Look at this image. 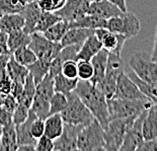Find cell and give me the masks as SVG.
<instances>
[{
  "label": "cell",
  "mask_w": 157,
  "mask_h": 151,
  "mask_svg": "<svg viewBox=\"0 0 157 151\" xmlns=\"http://www.w3.org/2000/svg\"><path fill=\"white\" fill-rule=\"evenodd\" d=\"M36 118V116L35 115V113L32 110H29V117L25 122L19 124V125H15L16 128V136H17V144L18 146L21 145H34L36 146V138L32 136L31 134V124L33 122V120Z\"/></svg>",
  "instance_id": "cell-18"
},
{
  "label": "cell",
  "mask_w": 157,
  "mask_h": 151,
  "mask_svg": "<svg viewBox=\"0 0 157 151\" xmlns=\"http://www.w3.org/2000/svg\"><path fill=\"white\" fill-rule=\"evenodd\" d=\"M35 95H36V83L34 81V78H33L32 74L29 73L25 79L22 91L17 99V102L18 103H21V105L28 106L29 109H31Z\"/></svg>",
  "instance_id": "cell-31"
},
{
  "label": "cell",
  "mask_w": 157,
  "mask_h": 151,
  "mask_svg": "<svg viewBox=\"0 0 157 151\" xmlns=\"http://www.w3.org/2000/svg\"><path fill=\"white\" fill-rule=\"evenodd\" d=\"M31 39H32L31 35L23 31V29H19L9 33L7 37L8 51L12 54L15 50H17L21 47L29 46V42H31Z\"/></svg>",
  "instance_id": "cell-27"
},
{
  "label": "cell",
  "mask_w": 157,
  "mask_h": 151,
  "mask_svg": "<svg viewBox=\"0 0 157 151\" xmlns=\"http://www.w3.org/2000/svg\"><path fill=\"white\" fill-rule=\"evenodd\" d=\"M146 112L147 109L143 110L137 117L134 123H133V125L127 131L125 139H124V142L122 144L121 148H120V151H135L138 149V147L144 141L142 128H143V121H144Z\"/></svg>",
  "instance_id": "cell-12"
},
{
  "label": "cell",
  "mask_w": 157,
  "mask_h": 151,
  "mask_svg": "<svg viewBox=\"0 0 157 151\" xmlns=\"http://www.w3.org/2000/svg\"><path fill=\"white\" fill-rule=\"evenodd\" d=\"M26 1H28V3H29V2H34V1H38V0H26Z\"/></svg>",
  "instance_id": "cell-56"
},
{
  "label": "cell",
  "mask_w": 157,
  "mask_h": 151,
  "mask_svg": "<svg viewBox=\"0 0 157 151\" xmlns=\"http://www.w3.org/2000/svg\"><path fill=\"white\" fill-rule=\"evenodd\" d=\"M29 110L28 106L21 105V103H17L14 112L12 114V122L14 123V125H19V124L23 123L28 119Z\"/></svg>",
  "instance_id": "cell-40"
},
{
  "label": "cell",
  "mask_w": 157,
  "mask_h": 151,
  "mask_svg": "<svg viewBox=\"0 0 157 151\" xmlns=\"http://www.w3.org/2000/svg\"><path fill=\"white\" fill-rule=\"evenodd\" d=\"M74 92L79 96L82 103L87 106L88 110L94 117L95 120L105 128L109 122L108 99L102 91L90 80H78Z\"/></svg>",
  "instance_id": "cell-1"
},
{
  "label": "cell",
  "mask_w": 157,
  "mask_h": 151,
  "mask_svg": "<svg viewBox=\"0 0 157 151\" xmlns=\"http://www.w3.org/2000/svg\"><path fill=\"white\" fill-rule=\"evenodd\" d=\"M31 37L29 47L34 51L39 60L52 62L62 49L61 43L50 41L42 33H33Z\"/></svg>",
  "instance_id": "cell-9"
},
{
  "label": "cell",
  "mask_w": 157,
  "mask_h": 151,
  "mask_svg": "<svg viewBox=\"0 0 157 151\" xmlns=\"http://www.w3.org/2000/svg\"><path fill=\"white\" fill-rule=\"evenodd\" d=\"M50 65H51V62H47V61H43V60L36 59V62L28 66L29 71L32 74L33 78H34V81L36 84H38V83L49 73Z\"/></svg>",
  "instance_id": "cell-32"
},
{
  "label": "cell",
  "mask_w": 157,
  "mask_h": 151,
  "mask_svg": "<svg viewBox=\"0 0 157 151\" xmlns=\"http://www.w3.org/2000/svg\"><path fill=\"white\" fill-rule=\"evenodd\" d=\"M109 2H112L113 4H115L116 6L121 9L123 12H126L128 11L127 10V3H126V0H109Z\"/></svg>",
  "instance_id": "cell-49"
},
{
  "label": "cell",
  "mask_w": 157,
  "mask_h": 151,
  "mask_svg": "<svg viewBox=\"0 0 157 151\" xmlns=\"http://www.w3.org/2000/svg\"><path fill=\"white\" fill-rule=\"evenodd\" d=\"M90 2L91 0H67L65 5L56 13L64 21H76L87 14Z\"/></svg>",
  "instance_id": "cell-15"
},
{
  "label": "cell",
  "mask_w": 157,
  "mask_h": 151,
  "mask_svg": "<svg viewBox=\"0 0 157 151\" xmlns=\"http://www.w3.org/2000/svg\"><path fill=\"white\" fill-rule=\"evenodd\" d=\"M128 76L138 85L140 90L147 96V99L151 102V103L157 106V83H149L143 81L133 71L130 72Z\"/></svg>",
  "instance_id": "cell-28"
},
{
  "label": "cell",
  "mask_w": 157,
  "mask_h": 151,
  "mask_svg": "<svg viewBox=\"0 0 157 151\" xmlns=\"http://www.w3.org/2000/svg\"><path fill=\"white\" fill-rule=\"evenodd\" d=\"M113 97H120V99H135V100H149L144 93L140 90L138 85L124 71L120 73L118 80H117L116 91Z\"/></svg>",
  "instance_id": "cell-10"
},
{
  "label": "cell",
  "mask_w": 157,
  "mask_h": 151,
  "mask_svg": "<svg viewBox=\"0 0 157 151\" xmlns=\"http://www.w3.org/2000/svg\"><path fill=\"white\" fill-rule=\"evenodd\" d=\"M42 9L40 8L38 2H29L25 9L22 10L21 14L25 17V26H23V31L26 32L29 35L35 33V28L36 23L39 21V18L41 16Z\"/></svg>",
  "instance_id": "cell-17"
},
{
  "label": "cell",
  "mask_w": 157,
  "mask_h": 151,
  "mask_svg": "<svg viewBox=\"0 0 157 151\" xmlns=\"http://www.w3.org/2000/svg\"><path fill=\"white\" fill-rule=\"evenodd\" d=\"M95 29L84 28H70L61 40L62 47L70 45H82L85 40L94 33Z\"/></svg>",
  "instance_id": "cell-19"
},
{
  "label": "cell",
  "mask_w": 157,
  "mask_h": 151,
  "mask_svg": "<svg viewBox=\"0 0 157 151\" xmlns=\"http://www.w3.org/2000/svg\"><path fill=\"white\" fill-rule=\"evenodd\" d=\"M65 122L61 114L50 115L45 119V133L44 135L51 138L53 141L61 135L64 129Z\"/></svg>",
  "instance_id": "cell-25"
},
{
  "label": "cell",
  "mask_w": 157,
  "mask_h": 151,
  "mask_svg": "<svg viewBox=\"0 0 157 151\" xmlns=\"http://www.w3.org/2000/svg\"><path fill=\"white\" fill-rule=\"evenodd\" d=\"M17 136L16 128L13 122L2 126L0 151H17Z\"/></svg>",
  "instance_id": "cell-21"
},
{
  "label": "cell",
  "mask_w": 157,
  "mask_h": 151,
  "mask_svg": "<svg viewBox=\"0 0 157 151\" xmlns=\"http://www.w3.org/2000/svg\"><path fill=\"white\" fill-rule=\"evenodd\" d=\"M5 53H10V52L8 51L7 46L0 44V54H5ZM10 54H11V53H10Z\"/></svg>",
  "instance_id": "cell-53"
},
{
  "label": "cell",
  "mask_w": 157,
  "mask_h": 151,
  "mask_svg": "<svg viewBox=\"0 0 157 151\" xmlns=\"http://www.w3.org/2000/svg\"><path fill=\"white\" fill-rule=\"evenodd\" d=\"M69 29H70L69 21L61 19V21L54 23L52 26H50L47 31H45L42 33L47 39L50 40V41L55 42V43H60L62 38L66 33V32H67Z\"/></svg>",
  "instance_id": "cell-30"
},
{
  "label": "cell",
  "mask_w": 157,
  "mask_h": 151,
  "mask_svg": "<svg viewBox=\"0 0 157 151\" xmlns=\"http://www.w3.org/2000/svg\"><path fill=\"white\" fill-rule=\"evenodd\" d=\"M13 58L15 59L16 62H18L19 64H21L23 66L28 67L31 64H33L34 62L36 61V56L34 53V51L29 48V46H23L18 48L17 50H15L12 53Z\"/></svg>",
  "instance_id": "cell-33"
},
{
  "label": "cell",
  "mask_w": 157,
  "mask_h": 151,
  "mask_svg": "<svg viewBox=\"0 0 157 151\" xmlns=\"http://www.w3.org/2000/svg\"><path fill=\"white\" fill-rule=\"evenodd\" d=\"M65 123L86 126L94 120V117L74 91L67 95V105L61 112Z\"/></svg>",
  "instance_id": "cell-3"
},
{
  "label": "cell",
  "mask_w": 157,
  "mask_h": 151,
  "mask_svg": "<svg viewBox=\"0 0 157 151\" xmlns=\"http://www.w3.org/2000/svg\"><path fill=\"white\" fill-rule=\"evenodd\" d=\"M81 45H70L66 47H62V49L60 50L59 54L57 55L60 58V60L64 63L68 60H74L77 61V55L80 50Z\"/></svg>",
  "instance_id": "cell-37"
},
{
  "label": "cell",
  "mask_w": 157,
  "mask_h": 151,
  "mask_svg": "<svg viewBox=\"0 0 157 151\" xmlns=\"http://www.w3.org/2000/svg\"><path fill=\"white\" fill-rule=\"evenodd\" d=\"M77 148L79 151L105 150V129L98 120H93L80 130Z\"/></svg>",
  "instance_id": "cell-4"
},
{
  "label": "cell",
  "mask_w": 157,
  "mask_h": 151,
  "mask_svg": "<svg viewBox=\"0 0 157 151\" xmlns=\"http://www.w3.org/2000/svg\"><path fill=\"white\" fill-rule=\"evenodd\" d=\"M132 71L145 82L157 83V63L153 62L146 52H137L130 58Z\"/></svg>",
  "instance_id": "cell-7"
},
{
  "label": "cell",
  "mask_w": 157,
  "mask_h": 151,
  "mask_svg": "<svg viewBox=\"0 0 157 151\" xmlns=\"http://www.w3.org/2000/svg\"><path fill=\"white\" fill-rule=\"evenodd\" d=\"M91 1H96V0H91Z\"/></svg>",
  "instance_id": "cell-57"
},
{
  "label": "cell",
  "mask_w": 157,
  "mask_h": 151,
  "mask_svg": "<svg viewBox=\"0 0 157 151\" xmlns=\"http://www.w3.org/2000/svg\"><path fill=\"white\" fill-rule=\"evenodd\" d=\"M66 105H67V95L55 91L50 100V115L61 114L62 110L65 109Z\"/></svg>",
  "instance_id": "cell-36"
},
{
  "label": "cell",
  "mask_w": 157,
  "mask_h": 151,
  "mask_svg": "<svg viewBox=\"0 0 157 151\" xmlns=\"http://www.w3.org/2000/svg\"><path fill=\"white\" fill-rule=\"evenodd\" d=\"M26 4V0H0V15L8 13H21Z\"/></svg>",
  "instance_id": "cell-35"
},
{
  "label": "cell",
  "mask_w": 157,
  "mask_h": 151,
  "mask_svg": "<svg viewBox=\"0 0 157 151\" xmlns=\"http://www.w3.org/2000/svg\"><path fill=\"white\" fill-rule=\"evenodd\" d=\"M7 37H8V33H6L5 32H3L2 29H0V44L7 46Z\"/></svg>",
  "instance_id": "cell-52"
},
{
  "label": "cell",
  "mask_w": 157,
  "mask_h": 151,
  "mask_svg": "<svg viewBox=\"0 0 157 151\" xmlns=\"http://www.w3.org/2000/svg\"><path fill=\"white\" fill-rule=\"evenodd\" d=\"M23 26H25V17L21 13H8L0 15V29L6 33L23 29Z\"/></svg>",
  "instance_id": "cell-26"
},
{
  "label": "cell",
  "mask_w": 157,
  "mask_h": 151,
  "mask_svg": "<svg viewBox=\"0 0 157 151\" xmlns=\"http://www.w3.org/2000/svg\"><path fill=\"white\" fill-rule=\"evenodd\" d=\"M108 58H109V51L105 49H101L98 54L90 60L92 67H93V76L90 79L93 84H98L101 82L103 76L105 74L106 65H108Z\"/></svg>",
  "instance_id": "cell-20"
},
{
  "label": "cell",
  "mask_w": 157,
  "mask_h": 151,
  "mask_svg": "<svg viewBox=\"0 0 157 151\" xmlns=\"http://www.w3.org/2000/svg\"><path fill=\"white\" fill-rule=\"evenodd\" d=\"M84 126L65 123L62 134L54 140L55 151H76L79 132Z\"/></svg>",
  "instance_id": "cell-13"
},
{
  "label": "cell",
  "mask_w": 157,
  "mask_h": 151,
  "mask_svg": "<svg viewBox=\"0 0 157 151\" xmlns=\"http://www.w3.org/2000/svg\"><path fill=\"white\" fill-rule=\"evenodd\" d=\"M17 99H16L15 96H13L11 93H8L7 95H6L5 99H4V103H3V106L6 108L8 110H10L11 113L14 112V110L16 108V106H17Z\"/></svg>",
  "instance_id": "cell-47"
},
{
  "label": "cell",
  "mask_w": 157,
  "mask_h": 151,
  "mask_svg": "<svg viewBox=\"0 0 157 151\" xmlns=\"http://www.w3.org/2000/svg\"><path fill=\"white\" fill-rule=\"evenodd\" d=\"M152 103L149 100L126 99L113 97L108 99L109 121L113 119L137 118L143 110L148 109Z\"/></svg>",
  "instance_id": "cell-2"
},
{
  "label": "cell",
  "mask_w": 157,
  "mask_h": 151,
  "mask_svg": "<svg viewBox=\"0 0 157 151\" xmlns=\"http://www.w3.org/2000/svg\"><path fill=\"white\" fill-rule=\"evenodd\" d=\"M143 137L144 140H149L157 137V106L152 105L147 109L143 121Z\"/></svg>",
  "instance_id": "cell-22"
},
{
  "label": "cell",
  "mask_w": 157,
  "mask_h": 151,
  "mask_svg": "<svg viewBox=\"0 0 157 151\" xmlns=\"http://www.w3.org/2000/svg\"><path fill=\"white\" fill-rule=\"evenodd\" d=\"M61 73L68 78H78L77 61H74V60L65 61L62 65Z\"/></svg>",
  "instance_id": "cell-41"
},
{
  "label": "cell",
  "mask_w": 157,
  "mask_h": 151,
  "mask_svg": "<svg viewBox=\"0 0 157 151\" xmlns=\"http://www.w3.org/2000/svg\"><path fill=\"white\" fill-rule=\"evenodd\" d=\"M102 49L101 43L99 42L94 33L88 37L85 40V42L80 47V50L77 55V61L78 60H85V61H90L93 57Z\"/></svg>",
  "instance_id": "cell-23"
},
{
  "label": "cell",
  "mask_w": 157,
  "mask_h": 151,
  "mask_svg": "<svg viewBox=\"0 0 157 151\" xmlns=\"http://www.w3.org/2000/svg\"><path fill=\"white\" fill-rule=\"evenodd\" d=\"M94 35L98 37L99 42L101 43L103 49L108 50L109 52L115 53V54L121 56L122 50L124 48V46H125L126 41L128 40L126 36L111 32L106 28L95 29Z\"/></svg>",
  "instance_id": "cell-14"
},
{
  "label": "cell",
  "mask_w": 157,
  "mask_h": 151,
  "mask_svg": "<svg viewBox=\"0 0 157 151\" xmlns=\"http://www.w3.org/2000/svg\"><path fill=\"white\" fill-rule=\"evenodd\" d=\"M1 133H2V126L0 125V141H1Z\"/></svg>",
  "instance_id": "cell-55"
},
{
  "label": "cell",
  "mask_w": 157,
  "mask_h": 151,
  "mask_svg": "<svg viewBox=\"0 0 157 151\" xmlns=\"http://www.w3.org/2000/svg\"><path fill=\"white\" fill-rule=\"evenodd\" d=\"M61 19L62 18L56 12L43 10L41 13V16L39 18V21L35 28V33H44L50 26H52L54 23L61 21Z\"/></svg>",
  "instance_id": "cell-34"
},
{
  "label": "cell",
  "mask_w": 157,
  "mask_h": 151,
  "mask_svg": "<svg viewBox=\"0 0 157 151\" xmlns=\"http://www.w3.org/2000/svg\"><path fill=\"white\" fill-rule=\"evenodd\" d=\"M54 150V141L51 138L43 135L39 138L36 144V151H52Z\"/></svg>",
  "instance_id": "cell-44"
},
{
  "label": "cell",
  "mask_w": 157,
  "mask_h": 151,
  "mask_svg": "<svg viewBox=\"0 0 157 151\" xmlns=\"http://www.w3.org/2000/svg\"><path fill=\"white\" fill-rule=\"evenodd\" d=\"M87 13L101 16L105 19H109L113 16L121 15L124 12L118 6L109 2V0H96V1L90 2Z\"/></svg>",
  "instance_id": "cell-16"
},
{
  "label": "cell",
  "mask_w": 157,
  "mask_h": 151,
  "mask_svg": "<svg viewBox=\"0 0 157 151\" xmlns=\"http://www.w3.org/2000/svg\"><path fill=\"white\" fill-rule=\"evenodd\" d=\"M67 0H38V4L40 8L44 11L56 12L60 10Z\"/></svg>",
  "instance_id": "cell-39"
},
{
  "label": "cell",
  "mask_w": 157,
  "mask_h": 151,
  "mask_svg": "<svg viewBox=\"0 0 157 151\" xmlns=\"http://www.w3.org/2000/svg\"><path fill=\"white\" fill-rule=\"evenodd\" d=\"M136 118L113 119L105 128V151H120L127 131Z\"/></svg>",
  "instance_id": "cell-5"
},
{
  "label": "cell",
  "mask_w": 157,
  "mask_h": 151,
  "mask_svg": "<svg viewBox=\"0 0 157 151\" xmlns=\"http://www.w3.org/2000/svg\"><path fill=\"white\" fill-rule=\"evenodd\" d=\"M108 19H105L101 16L94 14H85L76 21H69L70 28H84L89 29H98L106 28Z\"/></svg>",
  "instance_id": "cell-24"
},
{
  "label": "cell",
  "mask_w": 157,
  "mask_h": 151,
  "mask_svg": "<svg viewBox=\"0 0 157 151\" xmlns=\"http://www.w3.org/2000/svg\"><path fill=\"white\" fill-rule=\"evenodd\" d=\"M78 78H68L62 74L61 72L54 76V89L57 92L64 93L68 95L69 93L74 91L78 83Z\"/></svg>",
  "instance_id": "cell-29"
},
{
  "label": "cell",
  "mask_w": 157,
  "mask_h": 151,
  "mask_svg": "<svg viewBox=\"0 0 157 151\" xmlns=\"http://www.w3.org/2000/svg\"><path fill=\"white\" fill-rule=\"evenodd\" d=\"M12 114L3 106H0V125L4 126L6 124L12 122Z\"/></svg>",
  "instance_id": "cell-46"
},
{
  "label": "cell",
  "mask_w": 157,
  "mask_h": 151,
  "mask_svg": "<svg viewBox=\"0 0 157 151\" xmlns=\"http://www.w3.org/2000/svg\"><path fill=\"white\" fill-rule=\"evenodd\" d=\"M138 151H157V137L149 140H144L138 147Z\"/></svg>",
  "instance_id": "cell-45"
},
{
  "label": "cell",
  "mask_w": 157,
  "mask_h": 151,
  "mask_svg": "<svg viewBox=\"0 0 157 151\" xmlns=\"http://www.w3.org/2000/svg\"><path fill=\"white\" fill-rule=\"evenodd\" d=\"M106 29L116 33L126 36L127 39H131L139 35L141 23L134 13L126 11L121 15L109 18Z\"/></svg>",
  "instance_id": "cell-8"
},
{
  "label": "cell",
  "mask_w": 157,
  "mask_h": 151,
  "mask_svg": "<svg viewBox=\"0 0 157 151\" xmlns=\"http://www.w3.org/2000/svg\"><path fill=\"white\" fill-rule=\"evenodd\" d=\"M31 134L32 136L38 140L44 135L45 133V120L41 118H35L31 124Z\"/></svg>",
  "instance_id": "cell-42"
},
{
  "label": "cell",
  "mask_w": 157,
  "mask_h": 151,
  "mask_svg": "<svg viewBox=\"0 0 157 151\" xmlns=\"http://www.w3.org/2000/svg\"><path fill=\"white\" fill-rule=\"evenodd\" d=\"M11 78L9 77L6 68L0 70V91L4 93H10Z\"/></svg>",
  "instance_id": "cell-43"
},
{
  "label": "cell",
  "mask_w": 157,
  "mask_h": 151,
  "mask_svg": "<svg viewBox=\"0 0 157 151\" xmlns=\"http://www.w3.org/2000/svg\"><path fill=\"white\" fill-rule=\"evenodd\" d=\"M78 79L90 80L93 76V67L90 61L78 60L77 61Z\"/></svg>",
  "instance_id": "cell-38"
},
{
  "label": "cell",
  "mask_w": 157,
  "mask_h": 151,
  "mask_svg": "<svg viewBox=\"0 0 157 151\" xmlns=\"http://www.w3.org/2000/svg\"><path fill=\"white\" fill-rule=\"evenodd\" d=\"M17 151H36V146L34 145H21L17 147Z\"/></svg>",
  "instance_id": "cell-51"
},
{
  "label": "cell",
  "mask_w": 157,
  "mask_h": 151,
  "mask_svg": "<svg viewBox=\"0 0 157 151\" xmlns=\"http://www.w3.org/2000/svg\"><path fill=\"white\" fill-rule=\"evenodd\" d=\"M152 61L157 63V25H156V33H155V40H154V45H153L152 53L150 54Z\"/></svg>",
  "instance_id": "cell-50"
},
{
  "label": "cell",
  "mask_w": 157,
  "mask_h": 151,
  "mask_svg": "<svg viewBox=\"0 0 157 151\" xmlns=\"http://www.w3.org/2000/svg\"><path fill=\"white\" fill-rule=\"evenodd\" d=\"M10 53H5V54H0V70L6 68L7 63L10 59Z\"/></svg>",
  "instance_id": "cell-48"
},
{
  "label": "cell",
  "mask_w": 157,
  "mask_h": 151,
  "mask_svg": "<svg viewBox=\"0 0 157 151\" xmlns=\"http://www.w3.org/2000/svg\"><path fill=\"white\" fill-rule=\"evenodd\" d=\"M8 95V93H4V92L0 91V106L3 105V103H4V99H5V97H6V95Z\"/></svg>",
  "instance_id": "cell-54"
},
{
  "label": "cell",
  "mask_w": 157,
  "mask_h": 151,
  "mask_svg": "<svg viewBox=\"0 0 157 151\" xmlns=\"http://www.w3.org/2000/svg\"><path fill=\"white\" fill-rule=\"evenodd\" d=\"M6 70H7L9 77L11 78L10 93L13 96H15L16 99H17L22 91L23 85H25L26 77L29 74V71L28 67L16 62L15 59L13 58L12 54L7 63V66H6Z\"/></svg>",
  "instance_id": "cell-11"
},
{
  "label": "cell",
  "mask_w": 157,
  "mask_h": 151,
  "mask_svg": "<svg viewBox=\"0 0 157 151\" xmlns=\"http://www.w3.org/2000/svg\"><path fill=\"white\" fill-rule=\"evenodd\" d=\"M122 71H124V69L121 56L117 55L115 53L109 52L105 74L103 76L101 81L98 82V84H95L101 90L108 99H111L115 96L117 80H118V77Z\"/></svg>",
  "instance_id": "cell-6"
}]
</instances>
